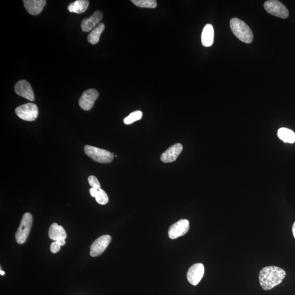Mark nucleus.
I'll list each match as a JSON object with an SVG mask.
<instances>
[{
    "label": "nucleus",
    "instance_id": "obj_1",
    "mask_svg": "<svg viewBox=\"0 0 295 295\" xmlns=\"http://www.w3.org/2000/svg\"><path fill=\"white\" fill-rule=\"evenodd\" d=\"M286 276L283 269L277 266H267L260 271V284L264 290H269L279 285Z\"/></svg>",
    "mask_w": 295,
    "mask_h": 295
},
{
    "label": "nucleus",
    "instance_id": "obj_2",
    "mask_svg": "<svg viewBox=\"0 0 295 295\" xmlns=\"http://www.w3.org/2000/svg\"><path fill=\"white\" fill-rule=\"evenodd\" d=\"M230 28L234 35L245 44H251L253 40V33L250 28L243 21L235 18L230 20Z\"/></svg>",
    "mask_w": 295,
    "mask_h": 295
},
{
    "label": "nucleus",
    "instance_id": "obj_3",
    "mask_svg": "<svg viewBox=\"0 0 295 295\" xmlns=\"http://www.w3.org/2000/svg\"><path fill=\"white\" fill-rule=\"evenodd\" d=\"M85 155L91 157L93 161L100 163H109L114 159V153L109 152L104 149H100L91 145H85L84 147Z\"/></svg>",
    "mask_w": 295,
    "mask_h": 295
},
{
    "label": "nucleus",
    "instance_id": "obj_4",
    "mask_svg": "<svg viewBox=\"0 0 295 295\" xmlns=\"http://www.w3.org/2000/svg\"><path fill=\"white\" fill-rule=\"evenodd\" d=\"M32 221L33 218L31 214L25 213L15 235L16 240L19 245H22L27 240L32 227Z\"/></svg>",
    "mask_w": 295,
    "mask_h": 295
},
{
    "label": "nucleus",
    "instance_id": "obj_5",
    "mask_svg": "<svg viewBox=\"0 0 295 295\" xmlns=\"http://www.w3.org/2000/svg\"><path fill=\"white\" fill-rule=\"evenodd\" d=\"M15 112L17 116L25 121H34L38 115L37 106L32 103L21 105L16 109Z\"/></svg>",
    "mask_w": 295,
    "mask_h": 295
},
{
    "label": "nucleus",
    "instance_id": "obj_6",
    "mask_svg": "<svg viewBox=\"0 0 295 295\" xmlns=\"http://www.w3.org/2000/svg\"><path fill=\"white\" fill-rule=\"evenodd\" d=\"M264 8L268 14L279 18L286 19L289 16V11L287 8L283 3L277 0H269L265 2Z\"/></svg>",
    "mask_w": 295,
    "mask_h": 295
},
{
    "label": "nucleus",
    "instance_id": "obj_7",
    "mask_svg": "<svg viewBox=\"0 0 295 295\" xmlns=\"http://www.w3.org/2000/svg\"><path fill=\"white\" fill-rule=\"evenodd\" d=\"M99 93L95 89H90L85 91L79 100V105L80 108L84 110H91L97 98Z\"/></svg>",
    "mask_w": 295,
    "mask_h": 295
},
{
    "label": "nucleus",
    "instance_id": "obj_8",
    "mask_svg": "<svg viewBox=\"0 0 295 295\" xmlns=\"http://www.w3.org/2000/svg\"><path fill=\"white\" fill-rule=\"evenodd\" d=\"M109 235H103L93 242L91 247L90 254L92 257H96L104 253L111 241Z\"/></svg>",
    "mask_w": 295,
    "mask_h": 295
},
{
    "label": "nucleus",
    "instance_id": "obj_9",
    "mask_svg": "<svg viewBox=\"0 0 295 295\" xmlns=\"http://www.w3.org/2000/svg\"><path fill=\"white\" fill-rule=\"evenodd\" d=\"M189 230V222L186 219H181L170 226L169 236L174 239L184 236Z\"/></svg>",
    "mask_w": 295,
    "mask_h": 295
},
{
    "label": "nucleus",
    "instance_id": "obj_10",
    "mask_svg": "<svg viewBox=\"0 0 295 295\" xmlns=\"http://www.w3.org/2000/svg\"><path fill=\"white\" fill-rule=\"evenodd\" d=\"M204 273V267L202 264H195L191 266L187 273L188 281L192 285H197L202 279Z\"/></svg>",
    "mask_w": 295,
    "mask_h": 295
},
{
    "label": "nucleus",
    "instance_id": "obj_11",
    "mask_svg": "<svg viewBox=\"0 0 295 295\" xmlns=\"http://www.w3.org/2000/svg\"><path fill=\"white\" fill-rule=\"evenodd\" d=\"M15 91L17 95L27 98L31 101L35 100V95L32 88L28 81L21 80L17 82L15 86Z\"/></svg>",
    "mask_w": 295,
    "mask_h": 295
},
{
    "label": "nucleus",
    "instance_id": "obj_12",
    "mask_svg": "<svg viewBox=\"0 0 295 295\" xmlns=\"http://www.w3.org/2000/svg\"><path fill=\"white\" fill-rule=\"evenodd\" d=\"M103 18V14L100 11H97L89 18L83 19L80 26L83 31L89 32L96 27L100 24V21Z\"/></svg>",
    "mask_w": 295,
    "mask_h": 295
},
{
    "label": "nucleus",
    "instance_id": "obj_13",
    "mask_svg": "<svg viewBox=\"0 0 295 295\" xmlns=\"http://www.w3.org/2000/svg\"><path fill=\"white\" fill-rule=\"evenodd\" d=\"M183 148V145L181 143H176L172 145L168 150L162 154L161 160L165 163L176 161L182 152Z\"/></svg>",
    "mask_w": 295,
    "mask_h": 295
},
{
    "label": "nucleus",
    "instance_id": "obj_14",
    "mask_svg": "<svg viewBox=\"0 0 295 295\" xmlns=\"http://www.w3.org/2000/svg\"><path fill=\"white\" fill-rule=\"evenodd\" d=\"M23 3L25 9L33 16L41 14L46 5L45 0H24Z\"/></svg>",
    "mask_w": 295,
    "mask_h": 295
},
{
    "label": "nucleus",
    "instance_id": "obj_15",
    "mask_svg": "<svg viewBox=\"0 0 295 295\" xmlns=\"http://www.w3.org/2000/svg\"><path fill=\"white\" fill-rule=\"evenodd\" d=\"M48 234L49 238L54 241L65 239L67 237L65 230L57 223H53L50 226Z\"/></svg>",
    "mask_w": 295,
    "mask_h": 295
},
{
    "label": "nucleus",
    "instance_id": "obj_16",
    "mask_svg": "<svg viewBox=\"0 0 295 295\" xmlns=\"http://www.w3.org/2000/svg\"><path fill=\"white\" fill-rule=\"evenodd\" d=\"M215 31L211 24H207L203 28L202 35V44L204 47H211L213 44Z\"/></svg>",
    "mask_w": 295,
    "mask_h": 295
},
{
    "label": "nucleus",
    "instance_id": "obj_17",
    "mask_svg": "<svg viewBox=\"0 0 295 295\" xmlns=\"http://www.w3.org/2000/svg\"><path fill=\"white\" fill-rule=\"evenodd\" d=\"M89 2L88 0H77L68 6L67 9L71 13L80 14L88 9Z\"/></svg>",
    "mask_w": 295,
    "mask_h": 295
},
{
    "label": "nucleus",
    "instance_id": "obj_18",
    "mask_svg": "<svg viewBox=\"0 0 295 295\" xmlns=\"http://www.w3.org/2000/svg\"><path fill=\"white\" fill-rule=\"evenodd\" d=\"M105 28V24L100 23L92 31L88 36V40L90 44L96 45L99 42L100 36L102 33L104 32Z\"/></svg>",
    "mask_w": 295,
    "mask_h": 295
},
{
    "label": "nucleus",
    "instance_id": "obj_19",
    "mask_svg": "<svg viewBox=\"0 0 295 295\" xmlns=\"http://www.w3.org/2000/svg\"><path fill=\"white\" fill-rule=\"evenodd\" d=\"M278 136L285 143H294L295 142V132L287 128H280L278 131Z\"/></svg>",
    "mask_w": 295,
    "mask_h": 295
},
{
    "label": "nucleus",
    "instance_id": "obj_20",
    "mask_svg": "<svg viewBox=\"0 0 295 295\" xmlns=\"http://www.w3.org/2000/svg\"><path fill=\"white\" fill-rule=\"evenodd\" d=\"M131 2L140 8H155L157 6L155 0H132Z\"/></svg>",
    "mask_w": 295,
    "mask_h": 295
},
{
    "label": "nucleus",
    "instance_id": "obj_21",
    "mask_svg": "<svg viewBox=\"0 0 295 295\" xmlns=\"http://www.w3.org/2000/svg\"><path fill=\"white\" fill-rule=\"evenodd\" d=\"M143 116V113L140 110H136L131 113L129 115L124 119V123L126 125H130L131 124L140 121Z\"/></svg>",
    "mask_w": 295,
    "mask_h": 295
},
{
    "label": "nucleus",
    "instance_id": "obj_22",
    "mask_svg": "<svg viewBox=\"0 0 295 295\" xmlns=\"http://www.w3.org/2000/svg\"><path fill=\"white\" fill-rule=\"evenodd\" d=\"M95 199L98 203L105 205L109 202V197L106 192L101 189H98Z\"/></svg>",
    "mask_w": 295,
    "mask_h": 295
},
{
    "label": "nucleus",
    "instance_id": "obj_23",
    "mask_svg": "<svg viewBox=\"0 0 295 295\" xmlns=\"http://www.w3.org/2000/svg\"><path fill=\"white\" fill-rule=\"evenodd\" d=\"M88 182L92 187L95 188L97 189H101V185L99 181L95 176H91L88 178Z\"/></svg>",
    "mask_w": 295,
    "mask_h": 295
},
{
    "label": "nucleus",
    "instance_id": "obj_24",
    "mask_svg": "<svg viewBox=\"0 0 295 295\" xmlns=\"http://www.w3.org/2000/svg\"><path fill=\"white\" fill-rule=\"evenodd\" d=\"M61 246H60L56 241H54L50 246V251L52 253H57L61 250Z\"/></svg>",
    "mask_w": 295,
    "mask_h": 295
},
{
    "label": "nucleus",
    "instance_id": "obj_25",
    "mask_svg": "<svg viewBox=\"0 0 295 295\" xmlns=\"http://www.w3.org/2000/svg\"><path fill=\"white\" fill-rule=\"evenodd\" d=\"M97 191L98 189L93 187H92L91 189H90L89 190L90 194H91V196L93 197V198H95Z\"/></svg>",
    "mask_w": 295,
    "mask_h": 295
},
{
    "label": "nucleus",
    "instance_id": "obj_26",
    "mask_svg": "<svg viewBox=\"0 0 295 295\" xmlns=\"http://www.w3.org/2000/svg\"><path fill=\"white\" fill-rule=\"evenodd\" d=\"M56 242L58 245L61 247L65 245L66 243L65 239H59V240L57 241Z\"/></svg>",
    "mask_w": 295,
    "mask_h": 295
},
{
    "label": "nucleus",
    "instance_id": "obj_27",
    "mask_svg": "<svg viewBox=\"0 0 295 295\" xmlns=\"http://www.w3.org/2000/svg\"><path fill=\"white\" fill-rule=\"evenodd\" d=\"M292 232H293V236L295 239V222L293 225Z\"/></svg>",
    "mask_w": 295,
    "mask_h": 295
},
{
    "label": "nucleus",
    "instance_id": "obj_28",
    "mask_svg": "<svg viewBox=\"0 0 295 295\" xmlns=\"http://www.w3.org/2000/svg\"><path fill=\"white\" fill-rule=\"evenodd\" d=\"M5 272H3V271L0 270V274H1V276H3L4 275H5Z\"/></svg>",
    "mask_w": 295,
    "mask_h": 295
}]
</instances>
